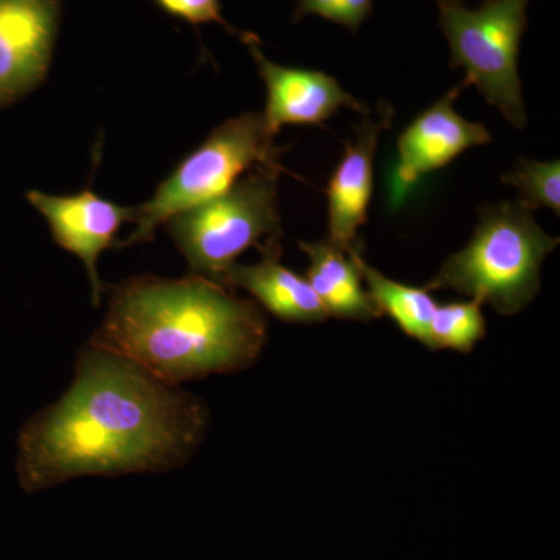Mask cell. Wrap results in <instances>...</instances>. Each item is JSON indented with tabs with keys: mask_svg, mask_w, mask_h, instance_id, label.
I'll list each match as a JSON object with an SVG mask.
<instances>
[{
	"mask_svg": "<svg viewBox=\"0 0 560 560\" xmlns=\"http://www.w3.org/2000/svg\"><path fill=\"white\" fill-rule=\"evenodd\" d=\"M241 39L248 47L267 88L264 116L276 136L283 125H320L341 108L370 114L334 77L320 70L276 65L265 57L260 39L254 33L243 32Z\"/></svg>",
	"mask_w": 560,
	"mask_h": 560,
	"instance_id": "obj_9",
	"label": "cell"
},
{
	"mask_svg": "<svg viewBox=\"0 0 560 560\" xmlns=\"http://www.w3.org/2000/svg\"><path fill=\"white\" fill-rule=\"evenodd\" d=\"M275 138L264 113L250 110L221 124L176 165L149 201L135 208V231L116 243L117 248L153 241L158 228L172 217L219 197L250 168L289 173L280 164L283 150L276 145Z\"/></svg>",
	"mask_w": 560,
	"mask_h": 560,
	"instance_id": "obj_4",
	"label": "cell"
},
{
	"mask_svg": "<svg viewBox=\"0 0 560 560\" xmlns=\"http://www.w3.org/2000/svg\"><path fill=\"white\" fill-rule=\"evenodd\" d=\"M60 20V0H0V109L47 79Z\"/></svg>",
	"mask_w": 560,
	"mask_h": 560,
	"instance_id": "obj_7",
	"label": "cell"
},
{
	"mask_svg": "<svg viewBox=\"0 0 560 560\" xmlns=\"http://www.w3.org/2000/svg\"><path fill=\"white\" fill-rule=\"evenodd\" d=\"M338 0H298L296 10H294L293 21H301L308 14L324 18L335 22L337 18Z\"/></svg>",
	"mask_w": 560,
	"mask_h": 560,
	"instance_id": "obj_19",
	"label": "cell"
},
{
	"mask_svg": "<svg viewBox=\"0 0 560 560\" xmlns=\"http://www.w3.org/2000/svg\"><path fill=\"white\" fill-rule=\"evenodd\" d=\"M481 305L475 300L438 304L431 323V350L470 352L486 335Z\"/></svg>",
	"mask_w": 560,
	"mask_h": 560,
	"instance_id": "obj_15",
	"label": "cell"
},
{
	"mask_svg": "<svg viewBox=\"0 0 560 560\" xmlns=\"http://www.w3.org/2000/svg\"><path fill=\"white\" fill-rule=\"evenodd\" d=\"M530 0H482L470 10L441 7L440 24L452 50L451 65L466 69L469 86L495 106L515 128H525L518 51L528 25Z\"/></svg>",
	"mask_w": 560,
	"mask_h": 560,
	"instance_id": "obj_6",
	"label": "cell"
},
{
	"mask_svg": "<svg viewBox=\"0 0 560 560\" xmlns=\"http://www.w3.org/2000/svg\"><path fill=\"white\" fill-rule=\"evenodd\" d=\"M259 305L190 275L136 276L110 289L90 346L131 361L167 385L248 370L267 345Z\"/></svg>",
	"mask_w": 560,
	"mask_h": 560,
	"instance_id": "obj_2",
	"label": "cell"
},
{
	"mask_svg": "<svg viewBox=\"0 0 560 560\" xmlns=\"http://www.w3.org/2000/svg\"><path fill=\"white\" fill-rule=\"evenodd\" d=\"M508 186L518 191L525 208L536 210L547 208L559 215L560 212V162L521 160L508 175L501 178Z\"/></svg>",
	"mask_w": 560,
	"mask_h": 560,
	"instance_id": "obj_16",
	"label": "cell"
},
{
	"mask_svg": "<svg viewBox=\"0 0 560 560\" xmlns=\"http://www.w3.org/2000/svg\"><path fill=\"white\" fill-rule=\"evenodd\" d=\"M361 278L366 282L368 294L381 315H388L404 334L431 349V323L438 302L423 287L405 285L386 278L359 257Z\"/></svg>",
	"mask_w": 560,
	"mask_h": 560,
	"instance_id": "obj_14",
	"label": "cell"
},
{
	"mask_svg": "<svg viewBox=\"0 0 560 560\" xmlns=\"http://www.w3.org/2000/svg\"><path fill=\"white\" fill-rule=\"evenodd\" d=\"M466 88H469L466 81L453 88L401 132L397 140V175L405 184L416 183L451 164L464 151L492 140L485 125L466 120L456 113L455 102Z\"/></svg>",
	"mask_w": 560,
	"mask_h": 560,
	"instance_id": "obj_10",
	"label": "cell"
},
{
	"mask_svg": "<svg viewBox=\"0 0 560 560\" xmlns=\"http://www.w3.org/2000/svg\"><path fill=\"white\" fill-rule=\"evenodd\" d=\"M393 124L389 106L378 109V116L366 119L355 130V138L346 142L345 156L327 187L329 241L349 250L357 243L359 230L366 223L368 209L374 189V158L383 131Z\"/></svg>",
	"mask_w": 560,
	"mask_h": 560,
	"instance_id": "obj_11",
	"label": "cell"
},
{
	"mask_svg": "<svg viewBox=\"0 0 560 560\" xmlns=\"http://www.w3.org/2000/svg\"><path fill=\"white\" fill-rule=\"evenodd\" d=\"M279 175L271 168L256 167L219 197L165 223L191 275L224 287L226 272L241 254L253 246L261 249L280 242Z\"/></svg>",
	"mask_w": 560,
	"mask_h": 560,
	"instance_id": "obj_5",
	"label": "cell"
},
{
	"mask_svg": "<svg viewBox=\"0 0 560 560\" xmlns=\"http://www.w3.org/2000/svg\"><path fill=\"white\" fill-rule=\"evenodd\" d=\"M153 2L168 16L187 22L195 27L220 24L232 35L242 36L243 32L235 31L230 22L224 20L220 0H153Z\"/></svg>",
	"mask_w": 560,
	"mask_h": 560,
	"instance_id": "obj_17",
	"label": "cell"
},
{
	"mask_svg": "<svg viewBox=\"0 0 560 560\" xmlns=\"http://www.w3.org/2000/svg\"><path fill=\"white\" fill-rule=\"evenodd\" d=\"M558 245L521 201L485 208L466 248L448 257L425 289L453 290L515 315L539 293L541 265Z\"/></svg>",
	"mask_w": 560,
	"mask_h": 560,
	"instance_id": "obj_3",
	"label": "cell"
},
{
	"mask_svg": "<svg viewBox=\"0 0 560 560\" xmlns=\"http://www.w3.org/2000/svg\"><path fill=\"white\" fill-rule=\"evenodd\" d=\"M260 253L261 259L257 264L232 265L224 278V287L248 291L271 315L285 323H323L327 312L308 280L280 264V242L270 243Z\"/></svg>",
	"mask_w": 560,
	"mask_h": 560,
	"instance_id": "obj_12",
	"label": "cell"
},
{
	"mask_svg": "<svg viewBox=\"0 0 560 560\" xmlns=\"http://www.w3.org/2000/svg\"><path fill=\"white\" fill-rule=\"evenodd\" d=\"M302 253L311 259L307 279L327 316L334 318L371 320L381 318L370 294L364 290L359 257L361 248L342 249L329 238L319 242H301Z\"/></svg>",
	"mask_w": 560,
	"mask_h": 560,
	"instance_id": "obj_13",
	"label": "cell"
},
{
	"mask_svg": "<svg viewBox=\"0 0 560 560\" xmlns=\"http://www.w3.org/2000/svg\"><path fill=\"white\" fill-rule=\"evenodd\" d=\"M208 427L200 397L88 345L69 389L22 427L18 478L33 493L73 478L179 469Z\"/></svg>",
	"mask_w": 560,
	"mask_h": 560,
	"instance_id": "obj_1",
	"label": "cell"
},
{
	"mask_svg": "<svg viewBox=\"0 0 560 560\" xmlns=\"http://www.w3.org/2000/svg\"><path fill=\"white\" fill-rule=\"evenodd\" d=\"M27 200L46 219L54 241L83 261L91 282L92 302L97 307L105 291L98 276V259L103 250L116 246L121 224L132 223L135 208L105 200L90 189L75 195L31 190Z\"/></svg>",
	"mask_w": 560,
	"mask_h": 560,
	"instance_id": "obj_8",
	"label": "cell"
},
{
	"mask_svg": "<svg viewBox=\"0 0 560 560\" xmlns=\"http://www.w3.org/2000/svg\"><path fill=\"white\" fill-rule=\"evenodd\" d=\"M440 3V7L445 5H458V3H463V0H436Z\"/></svg>",
	"mask_w": 560,
	"mask_h": 560,
	"instance_id": "obj_20",
	"label": "cell"
},
{
	"mask_svg": "<svg viewBox=\"0 0 560 560\" xmlns=\"http://www.w3.org/2000/svg\"><path fill=\"white\" fill-rule=\"evenodd\" d=\"M375 0H338L337 18L335 22L345 25L355 35L360 25L370 16Z\"/></svg>",
	"mask_w": 560,
	"mask_h": 560,
	"instance_id": "obj_18",
	"label": "cell"
}]
</instances>
